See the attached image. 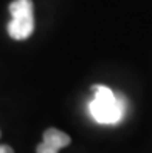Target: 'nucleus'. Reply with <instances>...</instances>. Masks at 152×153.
<instances>
[{
  "label": "nucleus",
  "instance_id": "4",
  "mask_svg": "<svg viewBox=\"0 0 152 153\" xmlns=\"http://www.w3.org/2000/svg\"><path fill=\"white\" fill-rule=\"evenodd\" d=\"M0 153H14V150L10 146H0Z\"/></svg>",
  "mask_w": 152,
  "mask_h": 153
},
{
  "label": "nucleus",
  "instance_id": "2",
  "mask_svg": "<svg viewBox=\"0 0 152 153\" xmlns=\"http://www.w3.org/2000/svg\"><path fill=\"white\" fill-rule=\"evenodd\" d=\"M11 20L8 34L14 40H26L34 33V5L33 0H14L10 5Z\"/></svg>",
  "mask_w": 152,
  "mask_h": 153
},
{
  "label": "nucleus",
  "instance_id": "3",
  "mask_svg": "<svg viewBox=\"0 0 152 153\" xmlns=\"http://www.w3.org/2000/svg\"><path fill=\"white\" fill-rule=\"evenodd\" d=\"M71 142L67 133L58 128H48L43 133L42 142L36 147V153H59L61 149L67 147Z\"/></svg>",
  "mask_w": 152,
  "mask_h": 153
},
{
  "label": "nucleus",
  "instance_id": "1",
  "mask_svg": "<svg viewBox=\"0 0 152 153\" xmlns=\"http://www.w3.org/2000/svg\"><path fill=\"white\" fill-rule=\"evenodd\" d=\"M93 99L90 102L92 118L98 124H118L124 114V99L115 94L106 85H93Z\"/></svg>",
  "mask_w": 152,
  "mask_h": 153
}]
</instances>
